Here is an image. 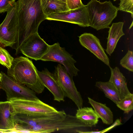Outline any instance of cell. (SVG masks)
Segmentation results:
<instances>
[{
  "label": "cell",
  "mask_w": 133,
  "mask_h": 133,
  "mask_svg": "<svg viewBox=\"0 0 133 133\" xmlns=\"http://www.w3.org/2000/svg\"><path fill=\"white\" fill-rule=\"evenodd\" d=\"M88 103L93 107L94 110L103 123L108 125L112 124L113 122V115L110 109L105 104H103L88 97Z\"/></svg>",
  "instance_id": "obj_18"
},
{
  "label": "cell",
  "mask_w": 133,
  "mask_h": 133,
  "mask_svg": "<svg viewBox=\"0 0 133 133\" xmlns=\"http://www.w3.org/2000/svg\"><path fill=\"white\" fill-rule=\"evenodd\" d=\"M17 11L18 29L16 42L12 48L16 55L25 40L31 34L38 32L41 23L46 19L41 0H17Z\"/></svg>",
  "instance_id": "obj_1"
},
{
  "label": "cell",
  "mask_w": 133,
  "mask_h": 133,
  "mask_svg": "<svg viewBox=\"0 0 133 133\" xmlns=\"http://www.w3.org/2000/svg\"><path fill=\"white\" fill-rule=\"evenodd\" d=\"M14 59L6 50L0 47V64L9 69L12 65Z\"/></svg>",
  "instance_id": "obj_23"
},
{
  "label": "cell",
  "mask_w": 133,
  "mask_h": 133,
  "mask_svg": "<svg viewBox=\"0 0 133 133\" xmlns=\"http://www.w3.org/2000/svg\"><path fill=\"white\" fill-rule=\"evenodd\" d=\"M118 10L130 13L133 18V0H120Z\"/></svg>",
  "instance_id": "obj_25"
},
{
  "label": "cell",
  "mask_w": 133,
  "mask_h": 133,
  "mask_svg": "<svg viewBox=\"0 0 133 133\" xmlns=\"http://www.w3.org/2000/svg\"><path fill=\"white\" fill-rule=\"evenodd\" d=\"M79 37V43L83 46L110 67L109 59L98 38L93 34L88 33H84Z\"/></svg>",
  "instance_id": "obj_13"
},
{
  "label": "cell",
  "mask_w": 133,
  "mask_h": 133,
  "mask_svg": "<svg viewBox=\"0 0 133 133\" xmlns=\"http://www.w3.org/2000/svg\"><path fill=\"white\" fill-rule=\"evenodd\" d=\"M18 26L16 2L7 11L6 16L0 24V47L10 46L15 44Z\"/></svg>",
  "instance_id": "obj_5"
},
{
  "label": "cell",
  "mask_w": 133,
  "mask_h": 133,
  "mask_svg": "<svg viewBox=\"0 0 133 133\" xmlns=\"http://www.w3.org/2000/svg\"><path fill=\"white\" fill-rule=\"evenodd\" d=\"M14 115L10 101H0V130L3 133L15 128Z\"/></svg>",
  "instance_id": "obj_15"
},
{
  "label": "cell",
  "mask_w": 133,
  "mask_h": 133,
  "mask_svg": "<svg viewBox=\"0 0 133 133\" xmlns=\"http://www.w3.org/2000/svg\"><path fill=\"white\" fill-rule=\"evenodd\" d=\"M121 123L120 119H117L109 127L101 131H82L79 132V133H103L108 131L116 126L121 125Z\"/></svg>",
  "instance_id": "obj_28"
},
{
  "label": "cell",
  "mask_w": 133,
  "mask_h": 133,
  "mask_svg": "<svg viewBox=\"0 0 133 133\" xmlns=\"http://www.w3.org/2000/svg\"><path fill=\"white\" fill-rule=\"evenodd\" d=\"M15 0H0V14L4 13L15 2Z\"/></svg>",
  "instance_id": "obj_26"
},
{
  "label": "cell",
  "mask_w": 133,
  "mask_h": 133,
  "mask_svg": "<svg viewBox=\"0 0 133 133\" xmlns=\"http://www.w3.org/2000/svg\"><path fill=\"white\" fill-rule=\"evenodd\" d=\"M39 78L45 87L53 95L54 100L58 102L64 101L63 91L54 74L46 69L42 71H37Z\"/></svg>",
  "instance_id": "obj_14"
},
{
  "label": "cell",
  "mask_w": 133,
  "mask_h": 133,
  "mask_svg": "<svg viewBox=\"0 0 133 133\" xmlns=\"http://www.w3.org/2000/svg\"><path fill=\"white\" fill-rule=\"evenodd\" d=\"M124 24L122 22L113 23L109 28L106 51L110 56L114 51L119 39L125 35L123 30Z\"/></svg>",
  "instance_id": "obj_16"
},
{
  "label": "cell",
  "mask_w": 133,
  "mask_h": 133,
  "mask_svg": "<svg viewBox=\"0 0 133 133\" xmlns=\"http://www.w3.org/2000/svg\"><path fill=\"white\" fill-rule=\"evenodd\" d=\"M76 117L86 124L95 126L98 121V116L91 107H84L78 108L76 114Z\"/></svg>",
  "instance_id": "obj_20"
},
{
  "label": "cell",
  "mask_w": 133,
  "mask_h": 133,
  "mask_svg": "<svg viewBox=\"0 0 133 133\" xmlns=\"http://www.w3.org/2000/svg\"><path fill=\"white\" fill-rule=\"evenodd\" d=\"M89 26L97 30L109 28L116 17L118 9L110 1L101 2L91 0L85 5Z\"/></svg>",
  "instance_id": "obj_3"
},
{
  "label": "cell",
  "mask_w": 133,
  "mask_h": 133,
  "mask_svg": "<svg viewBox=\"0 0 133 133\" xmlns=\"http://www.w3.org/2000/svg\"><path fill=\"white\" fill-rule=\"evenodd\" d=\"M54 75L63 91L64 97L71 100L78 108L82 107L83 101L80 92L64 66L58 64L56 67Z\"/></svg>",
  "instance_id": "obj_10"
},
{
  "label": "cell",
  "mask_w": 133,
  "mask_h": 133,
  "mask_svg": "<svg viewBox=\"0 0 133 133\" xmlns=\"http://www.w3.org/2000/svg\"><path fill=\"white\" fill-rule=\"evenodd\" d=\"M14 114L51 115L58 112L54 108L36 100L17 99L10 101Z\"/></svg>",
  "instance_id": "obj_8"
},
{
  "label": "cell",
  "mask_w": 133,
  "mask_h": 133,
  "mask_svg": "<svg viewBox=\"0 0 133 133\" xmlns=\"http://www.w3.org/2000/svg\"><path fill=\"white\" fill-rule=\"evenodd\" d=\"M92 127L86 124L76 116L66 115L63 119L38 124L26 129L35 133H49L57 131L78 133L79 131H84L83 129Z\"/></svg>",
  "instance_id": "obj_4"
},
{
  "label": "cell",
  "mask_w": 133,
  "mask_h": 133,
  "mask_svg": "<svg viewBox=\"0 0 133 133\" xmlns=\"http://www.w3.org/2000/svg\"><path fill=\"white\" fill-rule=\"evenodd\" d=\"M66 115L65 112L63 110L58 111L57 113L51 115H30L16 114L14 116L16 123L15 129L27 130L28 128L38 124L63 119L65 118Z\"/></svg>",
  "instance_id": "obj_9"
},
{
  "label": "cell",
  "mask_w": 133,
  "mask_h": 133,
  "mask_svg": "<svg viewBox=\"0 0 133 133\" xmlns=\"http://www.w3.org/2000/svg\"><path fill=\"white\" fill-rule=\"evenodd\" d=\"M1 72L2 77L0 82V89L5 91L7 101L39 99L35 91L19 83L3 72Z\"/></svg>",
  "instance_id": "obj_6"
},
{
  "label": "cell",
  "mask_w": 133,
  "mask_h": 133,
  "mask_svg": "<svg viewBox=\"0 0 133 133\" xmlns=\"http://www.w3.org/2000/svg\"><path fill=\"white\" fill-rule=\"evenodd\" d=\"M61 1L63 2H64V3H66V0H58Z\"/></svg>",
  "instance_id": "obj_30"
},
{
  "label": "cell",
  "mask_w": 133,
  "mask_h": 133,
  "mask_svg": "<svg viewBox=\"0 0 133 133\" xmlns=\"http://www.w3.org/2000/svg\"><path fill=\"white\" fill-rule=\"evenodd\" d=\"M37 71L31 61L21 56L14 59L11 67L8 69L7 75L36 93L40 94L45 87L39 78Z\"/></svg>",
  "instance_id": "obj_2"
},
{
  "label": "cell",
  "mask_w": 133,
  "mask_h": 133,
  "mask_svg": "<svg viewBox=\"0 0 133 133\" xmlns=\"http://www.w3.org/2000/svg\"><path fill=\"white\" fill-rule=\"evenodd\" d=\"M43 11L46 16L69 10L66 3L58 0H41Z\"/></svg>",
  "instance_id": "obj_21"
},
{
  "label": "cell",
  "mask_w": 133,
  "mask_h": 133,
  "mask_svg": "<svg viewBox=\"0 0 133 133\" xmlns=\"http://www.w3.org/2000/svg\"><path fill=\"white\" fill-rule=\"evenodd\" d=\"M111 75L109 81L114 85L120 94L125 97L131 94L127 86L126 79L117 67H110Z\"/></svg>",
  "instance_id": "obj_17"
},
{
  "label": "cell",
  "mask_w": 133,
  "mask_h": 133,
  "mask_svg": "<svg viewBox=\"0 0 133 133\" xmlns=\"http://www.w3.org/2000/svg\"><path fill=\"white\" fill-rule=\"evenodd\" d=\"M116 0H114V1H116Z\"/></svg>",
  "instance_id": "obj_32"
},
{
  "label": "cell",
  "mask_w": 133,
  "mask_h": 133,
  "mask_svg": "<svg viewBox=\"0 0 133 133\" xmlns=\"http://www.w3.org/2000/svg\"><path fill=\"white\" fill-rule=\"evenodd\" d=\"M120 64L129 71H133V52L128 50L120 61Z\"/></svg>",
  "instance_id": "obj_24"
},
{
  "label": "cell",
  "mask_w": 133,
  "mask_h": 133,
  "mask_svg": "<svg viewBox=\"0 0 133 133\" xmlns=\"http://www.w3.org/2000/svg\"><path fill=\"white\" fill-rule=\"evenodd\" d=\"M95 86L104 92L106 97L115 104L124 97L109 81L105 82H97Z\"/></svg>",
  "instance_id": "obj_19"
},
{
  "label": "cell",
  "mask_w": 133,
  "mask_h": 133,
  "mask_svg": "<svg viewBox=\"0 0 133 133\" xmlns=\"http://www.w3.org/2000/svg\"><path fill=\"white\" fill-rule=\"evenodd\" d=\"M0 133H3V132L2 131L0 130Z\"/></svg>",
  "instance_id": "obj_31"
},
{
  "label": "cell",
  "mask_w": 133,
  "mask_h": 133,
  "mask_svg": "<svg viewBox=\"0 0 133 133\" xmlns=\"http://www.w3.org/2000/svg\"><path fill=\"white\" fill-rule=\"evenodd\" d=\"M66 3L69 10L76 9L84 5L81 0H66Z\"/></svg>",
  "instance_id": "obj_27"
},
{
  "label": "cell",
  "mask_w": 133,
  "mask_h": 133,
  "mask_svg": "<svg viewBox=\"0 0 133 133\" xmlns=\"http://www.w3.org/2000/svg\"><path fill=\"white\" fill-rule=\"evenodd\" d=\"M40 60L57 62L62 64L72 78L73 77L78 75V73L79 71L75 66V64L76 61L72 55L67 52L64 48L61 47L58 43L50 45L48 51Z\"/></svg>",
  "instance_id": "obj_7"
},
{
  "label": "cell",
  "mask_w": 133,
  "mask_h": 133,
  "mask_svg": "<svg viewBox=\"0 0 133 133\" xmlns=\"http://www.w3.org/2000/svg\"><path fill=\"white\" fill-rule=\"evenodd\" d=\"M46 19L67 22L83 27L89 26L86 7L84 5L74 10L52 13L46 16Z\"/></svg>",
  "instance_id": "obj_12"
},
{
  "label": "cell",
  "mask_w": 133,
  "mask_h": 133,
  "mask_svg": "<svg viewBox=\"0 0 133 133\" xmlns=\"http://www.w3.org/2000/svg\"><path fill=\"white\" fill-rule=\"evenodd\" d=\"M49 46L36 32L30 35L23 42L20 48V52L37 61L40 60Z\"/></svg>",
  "instance_id": "obj_11"
},
{
  "label": "cell",
  "mask_w": 133,
  "mask_h": 133,
  "mask_svg": "<svg viewBox=\"0 0 133 133\" xmlns=\"http://www.w3.org/2000/svg\"><path fill=\"white\" fill-rule=\"evenodd\" d=\"M2 77V75L1 73L0 72V82L1 81Z\"/></svg>",
  "instance_id": "obj_29"
},
{
  "label": "cell",
  "mask_w": 133,
  "mask_h": 133,
  "mask_svg": "<svg viewBox=\"0 0 133 133\" xmlns=\"http://www.w3.org/2000/svg\"><path fill=\"white\" fill-rule=\"evenodd\" d=\"M116 104L125 113H129L133 109V94L131 93L124 97Z\"/></svg>",
  "instance_id": "obj_22"
}]
</instances>
